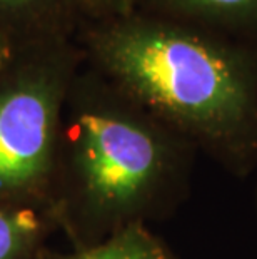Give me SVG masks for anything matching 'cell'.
<instances>
[{
	"label": "cell",
	"instance_id": "obj_7",
	"mask_svg": "<svg viewBox=\"0 0 257 259\" xmlns=\"http://www.w3.org/2000/svg\"><path fill=\"white\" fill-rule=\"evenodd\" d=\"M40 206L0 201V259H34L45 233Z\"/></svg>",
	"mask_w": 257,
	"mask_h": 259
},
{
	"label": "cell",
	"instance_id": "obj_6",
	"mask_svg": "<svg viewBox=\"0 0 257 259\" xmlns=\"http://www.w3.org/2000/svg\"><path fill=\"white\" fill-rule=\"evenodd\" d=\"M52 259H179L144 223H132L97 244Z\"/></svg>",
	"mask_w": 257,
	"mask_h": 259
},
{
	"label": "cell",
	"instance_id": "obj_8",
	"mask_svg": "<svg viewBox=\"0 0 257 259\" xmlns=\"http://www.w3.org/2000/svg\"><path fill=\"white\" fill-rule=\"evenodd\" d=\"M77 30L84 25L99 24L132 14L139 0H65Z\"/></svg>",
	"mask_w": 257,
	"mask_h": 259
},
{
	"label": "cell",
	"instance_id": "obj_2",
	"mask_svg": "<svg viewBox=\"0 0 257 259\" xmlns=\"http://www.w3.org/2000/svg\"><path fill=\"white\" fill-rule=\"evenodd\" d=\"M197 152L84 60L64 107L52 218L79 249L171 216L189 196Z\"/></svg>",
	"mask_w": 257,
	"mask_h": 259
},
{
	"label": "cell",
	"instance_id": "obj_9",
	"mask_svg": "<svg viewBox=\"0 0 257 259\" xmlns=\"http://www.w3.org/2000/svg\"><path fill=\"white\" fill-rule=\"evenodd\" d=\"M19 49L20 47L12 40V38H9L7 35L0 32V75H2L5 72V69L12 64L14 57L17 56Z\"/></svg>",
	"mask_w": 257,
	"mask_h": 259
},
{
	"label": "cell",
	"instance_id": "obj_10",
	"mask_svg": "<svg viewBox=\"0 0 257 259\" xmlns=\"http://www.w3.org/2000/svg\"><path fill=\"white\" fill-rule=\"evenodd\" d=\"M257 170V169H255ZM255 207H257V187H255Z\"/></svg>",
	"mask_w": 257,
	"mask_h": 259
},
{
	"label": "cell",
	"instance_id": "obj_3",
	"mask_svg": "<svg viewBox=\"0 0 257 259\" xmlns=\"http://www.w3.org/2000/svg\"><path fill=\"white\" fill-rule=\"evenodd\" d=\"M84 65L77 38L19 49L0 75V201L50 207L64 107Z\"/></svg>",
	"mask_w": 257,
	"mask_h": 259
},
{
	"label": "cell",
	"instance_id": "obj_1",
	"mask_svg": "<svg viewBox=\"0 0 257 259\" xmlns=\"http://www.w3.org/2000/svg\"><path fill=\"white\" fill-rule=\"evenodd\" d=\"M90 69L236 178L257 169V42L140 10L75 34Z\"/></svg>",
	"mask_w": 257,
	"mask_h": 259
},
{
	"label": "cell",
	"instance_id": "obj_4",
	"mask_svg": "<svg viewBox=\"0 0 257 259\" xmlns=\"http://www.w3.org/2000/svg\"><path fill=\"white\" fill-rule=\"evenodd\" d=\"M135 10L257 42V0H139Z\"/></svg>",
	"mask_w": 257,
	"mask_h": 259
},
{
	"label": "cell",
	"instance_id": "obj_5",
	"mask_svg": "<svg viewBox=\"0 0 257 259\" xmlns=\"http://www.w3.org/2000/svg\"><path fill=\"white\" fill-rule=\"evenodd\" d=\"M0 32L19 47L77 34L65 0H0Z\"/></svg>",
	"mask_w": 257,
	"mask_h": 259
}]
</instances>
